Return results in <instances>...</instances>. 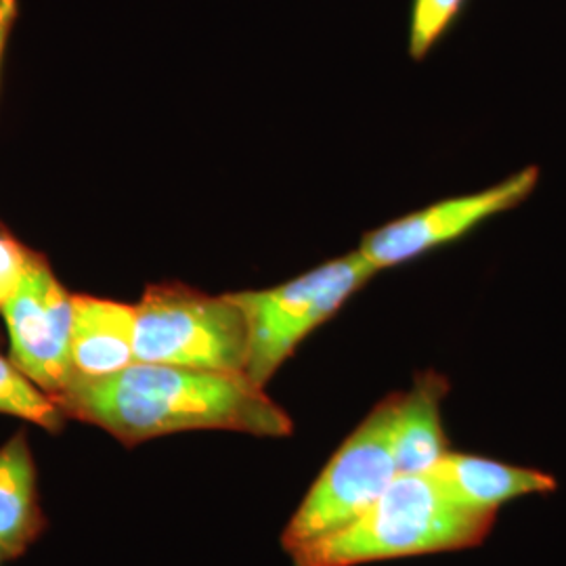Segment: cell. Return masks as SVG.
I'll return each instance as SVG.
<instances>
[{"label":"cell","instance_id":"obj_1","mask_svg":"<svg viewBox=\"0 0 566 566\" xmlns=\"http://www.w3.org/2000/svg\"><path fill=\"white\" fill-rule=\"evenodd\" d=\"M67 418L97 426L122 446L193 430H231L264 439L290 437L282 405L245 374L135 361L102 378L74 376L53 397Z\"/></svg>","mask_w":566,"mask_h":566},{"label":"cell","instance_id":"obj_2","mask_svg":"<svg viewBox=\"0 0 566 566\" xmlns=\"http://www.w3.org/2000/svg\"><path fill=\"white\" fill-rule=\"evenodd\" d=\"M495 514L458 506L430 474H397L382 497L355 523L290 556L296 566H357L374 560L474 547Z\"/></svg>","mask_w":566,"mask_h":566},{"label":"cell","instance_id":"obj_3","mask_svg":"<svg viewBox=\"0 0 566 566\" xmlns=\"http://www.w3.org/2000/svg\"><path fill=\"white\" fill-rule=\"evenodd\" d=\"M250 327L233 294L212 296L179 282L156 283L135 304V359L245 374Z\"/></svg>","mask_w":566,"mask_h":566},{"label":"cell","instance_id":"obj_4","mask_svg":"<svg viewBox=\"0 0 566 566\" xmlns=\"http://www.w3.org/2000/svg\"><path fill=\"white\" fill-rule=\"evenodd\" d=\"M376 275V266L355 250L275 287L231 292L250 327L245 376L254 385H269L298 344L329 322Z\"/></svg>","mask_w":566,"mask_h":566},{"label":"cell","instance_id":"obj_5","mask_svg":"<svg viewBox=\"0 0 566 566\" xmlns=\"http://www.w3.org/2000/svg\"><path fill=\"white\" fill-rule=\"evenodd\" d=\"M397 399L399 392L385 397L332 455L283 528L287 554L355 523L397 479L392 453Z\"/></svg>","mask_w":566,"mask_h":566},{"label":"cell","instance_id":"obj_6","mask_svg":"<svg viewBox=\"0 0 566 566\" xmlns=\"http://www.w3.org/2000/svg\"><path fill=\"white\" fill-rule=\"evenodd\" d=\"M0 313L9 332L11 361L44 392L60 395L74 378L72 294L42 254L30 250L20 285Z\"/></svg>","mask_w":566,"mask_h":566},{"label":"cell","instance_id":"obj_7","mask_svg":"<svg viewBox=\"0 0 566 566\" xmlns=\"http://www.w3.org/2000/svg\"><path fill=\"white\" fill-rule=\"evenodd\" d=\"M537 181L539 168L528 166L489 189L430 203L367 231L357 250L378 273L411 263L441 245L462 240L479 224L525 202Z\"/></svg>","mask_w":566,"mask_h":566},{"label":"cell","instance_id":"obj_8","mask_svg":"<svg viewBox=\"0 0 566 566\" xmlns=\"http://www.w3.org/2000/svg\"><path fill=\"white\" fill-rule=\"evenodd\" d=\"M428 474L458 506L486 514H497L507 502L535 493H552L558 486L556 479L542 470L453 451Z\"/></svg>","mask_w":566,"mask_h":566},{"label":"cell","instance_id":"obj_9","mask_svg":"<svg viewBox=\"0 0 566 566\" xmlns=\"http://www.w3.org/2000/svg\"><path fill=\"white\" fill-rule=\"evenodd\" d=\"M135 359V304L86 294L72 296L74 376L118 374Z\"/></svg>","mask_w":566,"mask_h":566},{"label":"cell","instance_id":"obj_10","mask_svg":"<svg viewBox=\"0 0 566 566\" xmlns=\"http://www.w3.org/2000/svg\"><path fill=\"white\" fill-rule=\"evenodd\" d=\"M447 392L446 376L434 369L422 371L409 390L399 392L392 424V453L399 474H428L449 453L441 420Z\"/></svg>","mask_w":566,"mask_h":566},{"label":"cell","instance_id":"obj_11","mask_svg":"<svg viewBox=\"0 0 566 566\" xmlns=\"http://www.w3.org/2000/svg\"><path fill=\"white\" fill-rule=\"evenodd\" d=\"M44 526L34 455L25 432H18L0 447V554L4 560L20 558Z\"/></svg>","mask_w":566,"mask_h":566},{"label":"cell","instance_id":"obj_12","mask_svg":"<svg viewBox=\"0 0 566 566\" xmlns=\"http://www.w3.org/2000/svg\"><path fill=\"white\" fill-rule=\"evenodd\" d=\"M0 413L41 426L46 432L60 434L67 416L57 401L32 382L18 365L0 355Z\"/></svg>","mask_w":566,"mask_h":566},{"label":"cell","instance_id":"obj_13","mask_svg":"<svg viewBox=\"0 0 566 566\" xmlns=\"http://www.w3.org/2000/svg\"><path fill=\"white\" fill-rule=\"evenodd\" d=\"M465 0H413L407 51L413 61L426 60L462 13Z\"/></svg>","mask_w":566,"mask_h":566},{"label":"cell","instance_id":"obj_14","mask_svg":"<svg viewBox=\"0 0 566 566\" xmlns=\"http://www.w3.org/2000/svg\"><path fill=\"white\" fill-rule=\"evenodd\" d=\"M28 259L30 248L21 245L0 227V306L9 301V296L20 285Z\"/></svg>","mask_w":566,"mask_h":566},{"label":"cell","instance_id":"obj_15","mask_svg":"<svg viewBox=\"0 0 566 566\" xmlns=\"http://www.w3.org/2000/svg\"><path fill=\"white\" fill-rule=\"evenodd\" d=\"M18 15H20V0H0V70H2L4 51L11 39V32L15 28Z\"/></svg>","mask_w":566,"mask_h":566},{"label":"cell","instance_id":"obj_16","mask_svg":"<svg viewBox=\"0 0 566 566\" xmlns=\"http://www.w3.org/2000/svg\"><path fill=\"white\" fill-rule=\"evenodd\" d=\"M2 560H4V556H2V554H0V563H2Z\"/></svg>","mask_w":566,"mask_h":566}]
</instances>
